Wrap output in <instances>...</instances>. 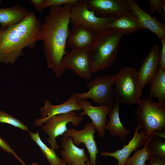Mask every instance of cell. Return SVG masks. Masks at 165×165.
<instances>
[{
	"mask_svg": "<svg viewBox=\"0 0 165 165\" xmlns=\"http://www.w3.org/2000/svg\"><path fill=\"white\" fill-rule=\"evenodd\" d=\"M70 5L52 6L40 28L38 40L42 42L43 52L47 67L56 76H61L66 70L63 60L67 53V41L70 30Z\"/></svg>",
	"mask_w": 165,
	"mask_h": 165,
	"instance_id": "6da1fadb",
	"label": "cell"
},
{
	"mask_svg": "<svg viewBox=\"0 0 165 165\" xmlns=\"http://www.w3.org/2000/svg\"><path fill=\"white\" fill-rule=\"evenodd\" d=\"M33 12L20 23L0 29V63L14 64L26 48H33L38 41L42 25Z\"/></svg>",
	"mask_w": 165,
	"mask_h": 165,
	"instance_id": "7a4b0ae2",
	"label": "cell"
},
{
	"mask_svg": "<svg viewBox=\"0 0 165 165\" xmlns=\"http://www.w3.org/2000/svg\"><path fill=\"white\" fill-rule=\"evenodd\" d=\"M123 31L108 29L98 34L94 43L88 50L92 73L110 67L114 62Z\"/></svg>",
	"mask_w": 165,
	"mask_h": 165,
	"instance_id": "3957f363",
	"label": "cell"
},
{
	"mask_svg": "<svg viewBox=\"0 0 165 165\" xmlns=\"http://www.w3.org/2000/svg\"><path fill=\"white\" fill-rule=\"evenodd\" d=\"M134 110L138 124L148 136L165 130V103L154 102L148 97L141 98Z\"/></svg>",
	"mask_w": 165,
	"mask_h": 165,
	"instance_id": "277c9868",
	"label": "cell"
},
{
	"mask_svg": "<svg viewBox=\"0 0 165 165\" xmlns=\"http://www.w3.org/2000/svg\"><path fill=\"white\" fill-rule=\"evenodd\" d=\"M113 83L115 100L128 105L140 103L142 90L135 69L125 67L121 69L114 75Z\"/></svg>",
	"mask_w": 165,
	"mask_h": 165,
	"instance_id": "5b68a950",
	"label": "cell"
},
{
	"mask_svg": "<svg viewBox=\"0 0 165 165\" xmlns=\"http://www.w3.org/2000/svg\"><path fill=\"white\" fill-rule=\"evenodd\" d=\"M114 76V75L110 74L95 77L86 83L88 91L74 93L71 95L78 100L91 99L98 106L113 107L115 101Z\"/></svg>",
	"mask_w": 165,
	"mask_h": 165,
	"instance_id": "8992f818",
	"label": "cell"
},
{
	"mask_svg": "<svg viewBox=\"0 0 165 165\" xmlns=\"http://www.w3.org/2000/svg\"><path fill=\"white\" fill-rule=\"evenodd\" d=\"M116 17L97 16L89 9L86 0H78L76 4L71 6L70 24L90 29L98 34L107 30L108 23Z\"/></svg>",
	"mask_w": 165,
	"mask_h": 165,
	"instance_id": "52a82bcc",
	"label": "cell"
},
{
	"mask_svg": "<svg viewBox=\"0 0 165 165\" xmlns=\"http://www.w3.org/2000/svg\"><path fill=\"white\" fill-rule=\"evenodd\" d=\"M83 120V116H78L75 111H72L50 117L45 121L41 129L47 135L46 141L51 148L57 150L60 146L57 144L56 138L63 135L66 132L67 124L71 123L72 125L76 128Z\"/></svg>",
	"mask_w": 165,
	"mask_h": 165,
	"instance_id": "ba28073f",
	"label": "cell"
},
{
	"mask_svg": "<svg viewBox=\"0 0 165 165\" xmlns=\"http://www.w3.org/2000/svg\"><path fill=\"white\" fill-rule=\"evenodd\" d=\"M63 63L66 70L69 69L81 79H90L93 73L88 50H71L64 57Z\"/></svg>",
	"mask_w": 165,
	"mask_h": 165,
	"instance_id": "9c48e42d",
	"label": "cell"
},
{
	"mask_svg": "<svg viewBox=\"0 0 165 165\" xmlns=\"http://www.w3.org/2000/svg\"><path fill=\"white\" fill-rule=\"evenodd\" d=\"M96 130L92 123H88L83 129L80 130L68 127L63 135L72 138L73 144L77 146L82 143L84 144L89 153L90 165H97L96 162V156L99 152L94 138Z\"/></svg>",
	"mask_w": 165,
	"mask_h": 165,
	"instance_id": "30bf717a",
	"label": "cell"
},
{
	"mask_svg": "<svg viewBox=\"0 0 165 165\" xmlns=\"http://www.w3.org/2000/svg\"><path fill=\"white\" fill-rule=\"evenodd\" d=\"M78 101L82 111L78 115L88 116L91 120V123L95 128L99 137H104L107 122V116L112 107L106 105L94 106L89 101L84 99Z\"/></svg>",
	"mask_w": 165,
	"mask_h": 165,
	"instance_id": "8fae6325",
	"label": "cell"
},
{
	"mask_svg": "<svg viewBox=\"0 0 165 165\" xmlns=\"http://www.w3.org/2000/svg\"><path fill=\"white\" fill-rule=\"evenodd\" d=\"M160 51L159 46L153 44L137 71V78L142 90L147 85L151 83L156 75L159 68Z\"/></svg>",
	"mask_w": 165,
	"mask_h": 165,
	"instance_id": "7c38bea8",
	"label": "cell"
},
{
	"mask_svg": "<svg viewBox=\"0 0 165 165\" xmlns=\"http://www.w3.org/2000/svg\"><path fill=\"white\" fill-rule=\"evenodd\" d=\"M140 126L138 124L135 128L133 138L128 143L124 145L123 148L113 152L103 151L100 155L103 156H110L116 159L118 162L115 165H125L131 153L144 144L148 136L146 132L144 130L139 132Z\"/></svg>",
	"mask_w": 165,
	"mask_h": 165,
	"instance_id": "4fadbf2b",
	"label": "cell"
},
{
	"mask_svg": "<svg viewBox=\"0 0 165 165\" xmlns=\"http://www.w3.org/2000/svg\"><path fill=\"white\" fill-rule=\"evenodd\" d=\"M89 9L102 16L119 17L131 12L127 0H86Z\"/></svg>",
	"mask_w": 165,
	"mask_h": 165,
	"instance_id": "5bb4252c",
	"label": "cell"
},
{
	"mask_svg": "<svg viewBox=\"0 0 165 165\" xmlns=\"http://www.w3.org/2000/svg\"><path fill=\"white\" fill-rule=\"evenodd\" d=\"M44 103V106L39 109L41 117L34 122L36 127L41 126L46 120L54 116L82 110L78 100L72 95L66 101L59 105H53L46 99Z\"/></svg>",
	"mask_w": 165,
	"mask_h": 165,
	"instance_id": "9a60e30c",
	"label": "cell"
},
{
	"mask_svg": "<svg viewBox=\"0 0 165 165\" xmlns=\"http://www.w3.org/2000/svg\"><path fill=\"white\" fill-rule=\"evenodd\" d=\"M131 13L137 19L144 29H148L155 34L161 40L165 38V24L156 18L143 10L134 0H127Z\"/></svg>",
	"mask_w": 165,
	"mask_h": 165,
	"instance_id": "2e32d148",
	"label": "cell"
},
{
	"mask_svg": "<svg viewBox=\"0 0 165 165\" xmlns=\"http://www.w3.org/2000/svg\"><path fill=\"white\" fill-rule=\"evenodd\" d=\"M67 41L71 50H89L93 45L98 34L94 31L78 25L72 26Z\"/></svg>",
	"mask_w": 165,
	"mask_h": 165,
	"instance_id": "e0dca14e",
	"label": "cell"
},
{
	"mask_svg": "<svg viewBox=\"0 0 165 165\" xmlns=\"http://www.w3.org/2000/svg\"><path fill=\"white\" fill-rule=\"evenodd\" d=\"M60 147L63 159L66 164L82 165L90 162L84 147L79 148L73 143L72 138L63 136Z\"/></svg>",
	"mask_w": 165,
	"mask_h": 165,
	"instance_id": "ac0fdd59",
	"label": "cell"
},
{
	"mask_svg": "<svg viewBox=\"0 0 165 165\" xmlns=\"http://www.w3.org/2000/svg\"><path fill=\"white\" fill-rule=\"evenodd\" d=\"M30 12L19 5L11 7L0 8V29H6L20 23Z\"/></svg>",
	"mask_w": 165,
	"mask_h": 165,
	"instance_id": "d6986e66",
	"label": "cell"
},
{
	"mask_svg": "<svg viewBox=\"0 0 165 165\" xmlns=\"http://www.w3.org/2000/svg\"><path fill=\"white\" fill-rule=\"evenodd\" d=\"M120 104L115 100L114 105L108 114L109 120L107 122L105 129L110 132L112 137L118 136L121 140L123 141L128 135L130 134L131 131L126 129L120 121L119 117Z\"/></svg>",
	"mask_w": 165,
	"mask_h": 165,
	"instance_id": "ffe728a7",
	"label": "cell"
},
{
	"mask_svg": "<svg viewBox=\"0 0 165 165\" xmlns=\"http://www.w3.org/2000/svg\"><path fill=\"white\" fill-rule=\"evenodd\" d=\"M107 29L118 30L124 32L125 34L133 33L144 29L137 19L130 13L116 17L109 22Z\"/></svg>",
	"mask_w": 165,
	"mask_h": 165,
	"instance_id": "44dd1931",
	"label": "cell"
},
{
	"mask_svg": "<svg viewBox=\"0 0 165 165\" xmlns=\"http://www.w3.org/2000/svg\"><path fill=\"white\" fill-rule=\"evenodd\" d=\"M150 84L148 97L156 98L158 102L165 103V70L159 68Z\"/></svg>",
	"mask_w": 165,
	"mask_h": 165,
	"instance_id": "7402d4cb",
	"label": "cell"
},
{
	"mask_svg": "<svg viewBox=\"0 0 165 165\" xmlns=\"http://www.w3.org/2000/svg\"><path fill=\"white\" fill-rule=\"evenodd\" d=\"M28 134L31 139L39 147L42 152L51 165H66L62 159L59 158L57 155L55 150L50 148L42 141L37 131L36 133L29 131Z\"/></svg>",
	"mask_w": 165,
	"mask_h": 165,
	"instance_id": "603a6c76",
	"label": "cell"
},
{
	"mask_svg": "<svg viewBox=\"0 0 165 165\" xmlns=\"http://www.w3.org/2000/svg\"><path fill=\"white\" fill-rule=\"evenodd\" d=\"M152 136L150 135L148 136L143 148L136 150L133 155L128 158L125 165H145L146 161L151 155L147 147Z\"/></svg>",
	"mask_w": 165,
	"mask_h": 165,
	"instance_id": "cb8c5ba5",
	"label": "cell"
},
{
	"mask_svg": "<svg viewBox=\"0 0 165 165\" xmlns=\"http://www.w3.org/2000/svg\"><path fill=\"white\" fill-rule=\"evenodd\" d=\"M147 148L151 155L165 159V142L161 138L152 135Z\"/></svg>",
	"mask_w": 165,
	"mask_h": 165,
	"instance_id": "d4e9b609",
	"label": "cell"
},
{
	"mask_svg": "<svg viewBox=\"0 0 165 165\" xmlns=\"http://www.w3.org/2000/svg\"><path fill=\"white\" fill-rule=\"evenodd\" d=\"M0 123H5L28 132V127L19 119L12 115L0 110Z\"/></svg>",
	"mask_w": 165,
	"mask_h": 165,
	"instance_id": "484cf974",
	"label": "cell"
},
{
	"mask_svg": "<svg viewBox=\"0 0 165 165\" xmlns=\"http://www.w3.org/2000/svg\"><path fill=\"white\" fill-rule=\"evenodd\" d=\"M78 0H45L43 4L44 10L52 6H72L76 4Z\"/></svg>",
	"mask_w": 165,
	"mask_h": 165,
	"instance_id": "4316f807",
	"label": "cell"
},
{
	"mask_svg": "<svg viewBox=\"0 0 165 165\" xmlns=\"http://www.w3.org/2000/svg\"><path fill=\"white\" fill-rule=\"evenodd\" d=\"M163 0H150L149 1L150 7V14L158 13L165 19V12L164 11L162 3Z\"/></svg>",
	"mask_w": 165,
	"mask_h": 165,
	"instance_id": "83f0119b",
	"label": "cell"
},
{
	"mask_svg": "<svg viewBox=\"0 0 165 165\" xmlns=\"http://www.w3.org/2000/svg\"><path fill=\"white\" fill-rule=\"evenodd\" d=\"M0 147L5 152L11 154L21 164L24 163L23 161L11 148L10 145L4 139L0 137Z\"/></svg>",
	"mask_w": 165,
	"mask_h": 165,
	"instance_id": "f1b7e54d",
	"label": "cell"
},
{
	"mask_svg": "<svg viewBox=\"0 0 165 165\" xmlns=\"http://www.w3.org/2000/svg\"><path fill=\"white\" fill-rule=\"evenodd\" d=\"M162 49L160 51L159 68L165 70V38L160 40Z\"/></svg>",
	"mask_w": 165,
	"mask_h": 165,
	"instance_id": "f546056e",
	"label": "cell"
},
{
	"mask_svg": "<svg viewBox=\"0 0 165 165\" xmlns=\"http://www.w3.org/2000/svg\"><path fill=\"white\" fill-rule=\"evenodd\" d=\"M147 160L149 162V165H165V159L155 155H150Z\"/></svg>",
	"mask_w": 165,
	"mask_h": 165,
	"instance_id": "4dcf8cb0",
	"label": "cell"
},
{
	"mask_svg": "<svg viewBox=\"0 0 165 165\" xmlns=\"http://www.w3.org/2000/svg\"><path fill=\"white\" fill-rule=\"evenodd\" d=\"M30 1L37 11L42 12L43 11V6L45 0H31Z\"/></svg>",
	"mask_w": 165,
	"mask_h": 165,
	"instance_id": "1f68e13d",
	"label": "cell"
},
{
	"mask_svg": "<svg viewBox=\"0 0 165 165\" xmlns=\"http://www.w3.org/2000/svg\"><path fill=\"white\" fill-rule=\"evenodd\" d=\"M67 165H73L69 164H67ZM82 165H90V162H89L87 163H86Z\"/></svg>",
	"mask_w": 165,
	"mask_h": 165,
	"instance_id": "d6a6232c",
	"label": "cell"
},
{
	"mask_svg": "<svg viewBox=\"0 0 165 165\" xmlns=\"http://www.w3.org/2000/svg\"><path fill=\"white\" fill-rule=\"evenodd\" d=\"M31 165H39L38 163H33Z\"/></svg>",
	"mask_w": 165,
	"mask_h": 165,
	"instance_id": "836d02e7",
	"label": "cell"
},
{
	"mask_svg": "<svg viewBox=\"0 0 165 165\" xmlns=\"http://www.w3.org/2000/svg\"><path fill=\"white\" fill-rule=\"evenodd\" d=\"M2 0H0V5H1V3H2Z\"/></svg>",
	"mask_w": 165,
	"mask_h": 165,
	"instance_id": "e575fe53",
	"label": "cell"
},
{
	"mask_svg": "<svg viewBox=\"0 0 165 165\" xmlns=\"http://www.w3.org/2000/svg\"><path fill=\"white\" fill-rule=\"evenodd\" d=\"M145 165H149L148 164H148L146 163Z\"/></svg>",
	"mask_w": 165,
	"mask_h": 165,
	"instance_id": "d590c367",
	"label": "cell"
}]
</instances>
